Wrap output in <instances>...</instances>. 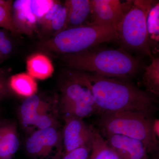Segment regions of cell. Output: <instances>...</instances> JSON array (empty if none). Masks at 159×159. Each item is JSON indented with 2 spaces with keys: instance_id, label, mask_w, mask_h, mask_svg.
<instances>
[{
  "instance_id": "cell-1",
  "label": "cell",
  "mask_w": 159,
  "mask_h": 159,
  "mask_svg": "<svg viewBox=\"0 0 159 159\" xmlns=\"http://www.w3.org/2000/svg\"><path fill=\"white\" fill-rule=\"evenodd\" d=\"M90 91L99 115L122 111H138L152 115L157 110L155 97L126 79L99 76L72 70L69 71Z\"/></svg>"
},
{
  "instance_id": "cell-25",
  "label": "cell",
  "mask_w": 159,
  "mask_h": 159,
  "mask_svg": "<svg viewBox=\"0 0 159 159\" xmlns=\"http://www.w3.org/2000/svg\"><path fill=\"white\" fill-rule=\"evenodd\" d=\"M8 123V122L0 120V140L2 138L4 133L6 131Z\"/></svg>"
},
{
  "instance_id": "cell-13",
  "label": "cell",
  "mask_w": 159,
  "mask_h": 159,
  "mask_svg": "<svg viewBox=\"0 0 159 159\" xmlns=\"http://www.w3.org/2000/svg\"><path fill=\"white\" fill-rule=\"evenodd\" d=\"M67 9L64 3L55 1L43 17L39 29L53 36L66 29Z\"/></svg>"
},
{
  "instance_id": "cell-7",
  "label": "cell",
  "mask_w": 159,
  "mask_h": 159,
  "mask_svg": "<svg viewBox=\"0 0 159 159\" xmlns=\"http://www.w3.org/2000/svg\"><path fill=\"white\" fill-rule=\"evenodd\" d=\"M55 1L16 0L12 2L11 18L15 31L33 34L39 29L43 17Z\"/></svg>"
},
{
  "instance_id": "cell-10",
  "label": "cell",
  "mask_w": 159,
  "mask_h": 159,
  "mask_svg": "<svg viewBox=\"0 0 159 159\" xmlns=\"http://www.w3.org/2000/svg\"><path fill=\"white\" fill-rule=\"evenodd\" d=\"M93 25H109L116 28L125 14L119 0H91Z\"/></svg>"
},
{
  "instance_id": "cell-19",
  "label": "cell",
  "mask_w": 159,
  "mask_h": 159,
  "mask_svg": "<svg viewBox=\"0 0 159 159\" xmlns=\"http://www.w3.org/2000/svg\"><path fill=\"white\" fill-rule=\"evenodd\" d=\"M142 84L145 91L153 96L159 94V57L152 58L151 63L145 69L142 79Z\"/></svg>"
},
{
  "instance_id": "cell-11",
  "label": "cell",
  "mask_w": 159,
  "mask_h": 159,
  "mask_svg": "<svg viewBox=\"0 0 159 159\" xmlns=\"http://www.w3.org/2000/svg\"><path fill=\"white\" fill-rule=\"evenodd\" d=\"M102 136L121 159H149L147 149L141 141L121 135Z\"/></svg>"
},
{
  "instance_id": "cell-22",
  "label": "cell",
  "mask_w": 159,
  "mask_h": 159,
  "mask_svg": "<svg viewBox=\"0 0 159 159\" xmlns=\"http://www.w3.org/2000/svg\"><path fill=\"white\" fill-rule=\"evenodd\" d=\"M12 43L5 29H0V58L2 61L8 58L12 51Z\"/></svg>"
},
{
  "instance_id": "cell-21",
  "label": "cell",
  "mask_w": 159,
  "mask_h": 159,
  "mask_svg": "<svg viewBox=\"0 0 159 159\" xmlns=\"http://www.w3.org/2000/svg\"><path fill=\"white\" fill-rule=\"evenodd\" d=\"M12 4V1L0 0V28L13 32L15 30L11 18Z\"/></svg>"
},
{
  "instance_id": "cell-16",
  "label": "cell",
  "mask_w": 159,
  "mask_h": 159,
  "mask_svg": "<svg viewBox=\"0 0 159 159\" xmlns=\"http://www.w3.org/2000/svg\"><path fill=\"white\" fill-rule=\"evenodd\" d=\"M8 85L10 91L26 98L36 94L37 91L35 79L28 73H20L9 77Z\"/></svg>"
},
{
  "instance_id": "cell-4",
  "label": "cell",
  "mask_w": 159,
  "mask_h": 159,
  "mask_svg": "<svg viewBox=\"0 0 159 159\" xmlns=\"http://www.w3.org/2000/svg\"><path fill=\"white\" fill-rule=\"evenodd\" d=\"M117 39L116 27L90 24L63 30L43 41L39 45L47 53L65 55L82 52Z\"/></svg>"
},
{
  "instance_id": "cell-17",
  "label": "cell",
  "mask_w": 159,
  "mask_h": 159,
  "mask_svg": "<svg viewBox=\"0 0 159 159\" xmlns=\"http://www.w3.org/2000/svg\"><path fill=\"white\" fill-rule=\"evenodd\" d=\"M92 139L89 159H121L96 127L90 125Z\"/></svg>"
},
{
  "instance_id": "cell-14",
  "label": "cell",
  "mask_w": 159,
  "mask_h": 159,
  "mask_svg": "<svg viewBox=\"0 0 159 159\" xmlns=\"http://www.w3.org/2000/svg\"><path fill=\"white\" fill-rule=\"evenodd\" d=\"M64 4L67 12L65 29L85 25L92 12L91 0H67Z\"/></svg>"
},
{
  "instance_id": "cell-20",
  "label": "cell",
  "mask_w": 159,
  "mask_h": 159,
  "mask_svg": "<svg viewBox=\"0 0 159 159\" xmlns=\"http://www.w3.org/2000/svg\"><path fill=\"white\" fill-rule=\"evenodd\" d=\"M159 2L153 5L148 11L146 18L148 37L153 40H159Z\"/></svg>"
},
{
  "instance_id": "cell-26",
  "label": "cell",
  "mask_w": 159,
  "mask_h": 159,
  "mask_svg": "<svg viewBox=\"0 0 159 159\" xmlns=\"http://www.w3.org/2000/svg\"><path fill=\"white\" fill-rule=\"evenodd\" d=\"M3 61H2V60L1 59V58H0V65L1 64V63H2V62Z\"/></svg>"
},
{
  "instance_id": "cell-15",
  "label": "cell",
  "mask_w": 159,
  "mask_h": 159,
  "mask_svg": "<svg viewBox=\"0 0 159 159\" xmlns=\"http://www.w3.org/2000/svg\"><path fill=\"white\" fill-rule=\"evenodd\" d=\"M28 73L34 79L45 80L51 77L54 68L50 58L45 54L36 53L29 56L26 61Z\"/></svg>"
},
{
  "instance_id": "cell-23",
  "label": "cell",
  "mask_w": 159,
  "mask_h": 159,
  "mask_svg": "<svg viewBox=\"0 0 159 159\" xmlns=\"http://www.w3.org/2000/svg\"><path fill=\"white\" fill-rule=\"evenodd\" d=\"M91 145L83 146L64 154L62 159H89Z\"/></svg>"
},
{
  "instance_id": "cell-2",
  "label": "cell",
  "mask_w": 159,
  "mask_h": 159,
  "mask_svg": "<svg viewBox=\"0 0 159 159\" xmlns=\"http://www.w3.org/2000/svg\"><path fill=\"white\" fill-rule=\"evenodd\" d=\"M72 70L103 77L126 79L138 74L142 63L122 49H94L61 56Z\"/></svg>"
},
{
  "instance_id": "cell-24",
  "label": "cell",
  "mask_w": 159,
  "mask_h": 159,
  "mask_svg": "<svg viewBox=\"0 0 159 159\" xmlns=\"http://www.w3.org/2000/svg\"><path fill=\"white\" fill-rule=\"evenodd\" d=\"M9 77L4 69L0 68V100L7 98L10 94L8 85Z\"/></svg>"
},
{
  "instance_id": "cell-9",
  "label": "cell",
  "mask_w": 159,
  "mask_h": 159,
  "mask_svg": "<svg viewBox=\"0 0 159 159\" xmlns=\"http://www.w3.org/2000/svg\"><path fill=\"white\" fill-rule=\"evenodd\" d=\"M65 125L62 131L63 154L83 146L91 145L92 133L90 125L83 119L74 117L63 118Z\"/></svg>"
},
{
  "instance_id": "cell-3",
  "label": "cell",
  "mask_w": 159,
  "mask_h": 159,
  "mask_svg": "<svg viewBox=\"0 0 159 159\" xmlns=\"http://www.w3.org/2000/svg\"><path fill=\"white\" fill-rule=\"evenodd\" d=\"M152 115L127 111L99 115L97 130L101 135L118 134L141 141L148 154L159 150V120Z\"/></svg>"
},
{
  "instance_id": "cell-18",
  "label": "cell",
  "mask_w": 159,
  "mask_h": 159,
  "mask_svg": "<svg viewBox=\"0 0 159 159\" xmlns=\"http://www.w3.org/2000/svg\"><path fill=\"white\" fill-rule=\"evenodd\" d=\"M20 146L16 127L8 122L7 127L0 140V159H11Z\"/></svg>"
},
{
  "instance_id": "cell-6",
  "label": "cell",
  "mask_w": 159,
  "mask_h": 159,
  "mask_svg": "<svg viewBox=\"0 0 159 159\" xmlns=\"http://www.w3.org/2000/svg\"><path fill=\"white\" fill-rule=\"evenodd\" d=\"M58 102L63 118L83 119L93 115H99V111L90 91L69 71L61 81Z\"/></svg>"
},
{
  "instance_id": "cell-8",
  "label": "cell",
  "mask_w": 159,
  "mask_h": 159,
  "mask_svg": "<svg viewBox=\"0 0 159 159\" xmlns=\"http://www.w3.org/2000/svg\"><path fill=\"white\" fill-rule=\"evenodd\" d=\"M25 147L36 159H59L63 153L62 131L58 127L37 129L27 139Z\"/></svg>"
},
{
  "instance_id": "cell-12",
  "label": "cell",
  "mask_w": 159,
  "mask_h": 159,
  "mask_svg": "<svg viewBox=\"0 0 159 159\" xmlns=\"http://www.w3.org/2000/svg\"><path fill=\"white\" fill-rule=\"evenodd\" d=\"M51 104L37 94L27 97L20 108V116L25 128L34 127L35 122L41 116L50 113Z\"/></svg>"
},
{
  "instance_id": "cell-5",
  "label": "cell",
  "mask_w": 159,
  "mask_h": 159,
  "mask_svg": "<svg viewBox=\"0 0 159 159\" xmlns=\"http://www.w3.org/2000/svg\"><path fill=\"white\" fill-rule=\"evenodd\" d=\"M132 5L116 27L118 39L125 49L153 57L150 51L146 18L151 1H133Z\"/></svg>"
}]
</instances>
